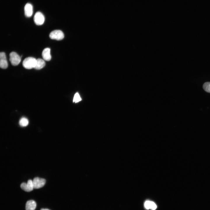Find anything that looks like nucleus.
<instances>
[{"label": "nucleus", "mask_w": 210, "mask_h": 210, "mask_svg": "<svg viewBox=\"0 0 210 210\" xmlns=\"http://www.w3.org/2000/svg\"><path fill=\"white\" fill-rule=\"evenodd\" d=\"M36 62V59L33 57H29L26 58L22 62L23 66L27 69L34 68Z\"/></svg>", "instance_id": "obj_1"}, {"label": "nucleus", "mask_w": 210, "mask_h": 210, "mask_svg": "<svg viewBox=\"0 0 210 210\" xmlns=\"http://www.w3.org/2000/svg\"><path fill=\"white\" fill-rule=\"evenodd\" d=\"M50 38L52 39L60 40L64 37V35L61 30H56L51 32L49 34Z\"/></svg>", "instance_id": "obj_2"}, {"label": "nucleus", "mask_w": 210, "mask_h": 210, "mask_svg": "<svg viewBox=\"0 0 210 210\" xmlns=\"http://www.w3.org/2000/svg\"><path fill=\"white\" fill-rule=\"evenodd\" d=\"M10 61L13 66H17L20 62L21 57L16 52H13L10 54Z\"/></svg>", "instance_id": "obj_3"}, {"label": "nucleus", "mask_w": 210, "mask_h": 210, "mask_svg": "<svg viewBox=\"0 0 210 210\" xmlns=\"http://www.w3.org/2000/svg\"><path fill=\"white\" fill-rule=\"evenodd\" d=\"M34 20L36 25H41L44 22L45 17L40 12H38L35 13L34 15Z\"/></svg>", "instance_id": "obj_4"}, {"label": "nucleus", "mask_w": 210, "mask_h": 210, "mask_svg": "<svg viewBox=\"0 0 210 210\" xmlns=\"http://www.w3.org/2000/svg\"><path fill=\"white\" fill-rule=\"evenodd\" d=\"M46 180L43 178L36 177L34 178L33 180L34 188H40L45 185Z\"/></svg>", "instance_id": "obj_5"}, {"label": "nucleus", "mask_w": 210, "mask_h": 210, "mask_svg": "<svg viewBox=\"0 0 210 210\" xmlns=\"http://www.w3.org/2000/svg\"><path fill=\"white\" fill-rule=\"evenodd\" d=\"M21 188L24 191L29 192L32 190L34 188L33 181L29 180L27 183H23L20 185Z\"/></svg>", "instance_id": "obj_6"}, {"label": "nucleus", "mask_w": 210, "mask_h": 210, "mask_svg": "<svg viewBox=\"0 0 210 210\" xmlns=\"http://www.w3.org/2000/svg\"><path fill=\"white\" fill-rule=\"evenodd\" d=\"M8 64L5 53L4 52L0 53V66L3 69H6L8 67Z\"/></svg>", "instance_id": "obj_7"}, {"label": "nucleus", "mask_w": 210, "mask_h": 210, "mask_svg": "<svg viewBox=\"0 0 210 210\" xmlns=\"http://www.w3.org/2000/svg\"><path fill=\"white\" fill-rule=\"evenodd\" d=\"M33 6L30 3H27L24 7V12L25 15L27 17L32 16L33 14Z\"/></svg>", "instance_id": "obj_8"}, {"label": "nucleus", "mask_w": 210, "mask_h": 210, "mask_svg": "<svg viewBox=\"0 0 210 210\" xmlns=\"http://www.w3.org/2000/svg\"><path fill=\"white\" fill-rule=\"evenodd\" d=\"M50 49L49 48H45L42 52V56L44 60L49 61L50 60L51 56L50 54Z\"/></svg>", "instance_id": "obj_9"}, {"label": "nucleus", "mask_w": 210, "mask_h": 210, "mask_svg": "<svg viewBox=\"0 0 210 210\" xmlns=\"http://www.w3.org/2000/svg\"><path fill=\"white\" fill-rule=\"evenodd\" d=\"M36 207V202L33 200L27 201L26 204V210H34Z\"/></svg>", "instance_id": "obj_10"}, {"label": "nucleus", "mask_w": 210, "mask_h": 210, "mask_svg": "<svg viewBox=\"0 0 210 210\" xmlns=\"http://www.w3.org/2000/svg\"><path fill=\"white\" fill-rule=\"evenodd\" d=\"M45 65V62L44 60L41 58L36 59V62L34 69L39 70L43 68Z\"/></svg>", "instance_id": "obj_11"}, {"label": "nucleus", "mask_w": 210, "mask_h": 210, "mask_svg": "<svg viewBox=\"0 0 210 210\" xmlns=\"http://www.w3.org/2000/svg\"><path fill=\"white\" fill-rule=\"evenodd\" d=\"M19 124L22 127H26L29 124V121L27 118L25 117L21 118L19 120Z\"/></svg>", "instance_id": "obj_12"}, {"label": "nucleus", "mask_w": 210, "mask_h": 210, "mask_svg": "<svg viewBox=\"0 0 210 210\" xmlns=\"http://www.w3.org/2000/svg\"><path fill=\"white\" fill-rule=\"evenodd\" d=\"M203 88L206 92L210 93V82H206L204 83L203 85Z\"/></svg>", "instance_id": "obj_13"}, {"label": "nucleus", "mask_w": 210, "mask_h": 210, "mask_svg": "<svg viewBox=\"0 0 210 210\" xmlns=\"http://www.w3.org/2000/svg\"><path fill=\"white\" fill-rule=\"evenodd\" d=\"M81 99L78 93H76L74 95L73 99V102L75 103L81 101Z\"/></svg>", "instance_id": "obj_14"}, {"label": "nucleus", "mask_w": 210, "mask_h": 210, "mask_svg": "<svg viewBox=\"0 0 210 210\" xmlns=\"http://www.w3.org/2000/svg\"><path fill=\"white\" fill-rule=\"evenodd\" d=\"M149 208L151 210H155L157 208V205L153 202L150 201Z\"/></svg>", "instance_id": "obj_15"}, {"label": "nucleus", "mask_w": 210, "mask_h": 210, "mask_svg": "<svg viewBox=\"0 0 210 210\" xmlns=\"http://www.w3.org/2000/svg\"><path fill=\"white\" fill-rule=\"evenodd\" d=\"M150 201H146L144 203V207L145 208L147 209H150V208H149Z\"/></svg>", "instance_id": "obj_16"}, {"label": "nucleus", "mask_w": 210, "mask_h": 210, "mask_svg": "<svg viewBox=\"0 0 210 210\" xmlns=\"http://www.w3.org/2000/svg\"><path fill=\"white\" fill-rule=\"evenodd\" d=\"M41 210H50L48 209H41Z\"/></svg>", "instance_id": "obj_17"}]
</instances>
